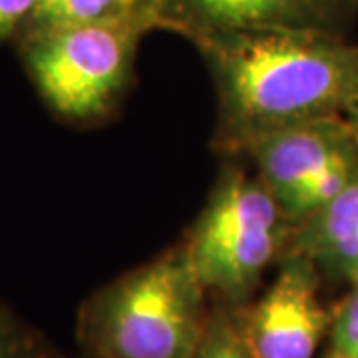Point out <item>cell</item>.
<instances>
[{
    "label": "cell",
    "mask_w": 358,
    "mask_h": 358,
    "mask_svg": "<svg viewBox=\"0 0 358 358\" xmlns=\"http://www.w3.org/2000/svg\"><path fill=\"white\" fill-rule=\"evenodd\" d=\"M241 308L211 301L205 334L193 358H259L245 333Z\"/></svg>",
    "instance_id": "cell-11"
},
{
    "label": "cell",
    "mask_w": 358,
    "mask_h": 358,
    "mask_svg": "<svg viewBox=\"0 0 358 358\" xmlns=\"http://www.w3.org/2000/svg\"><path fill=\"white\" fill-rule=\"evenodd\" d=\"M217 92L215 148L239 155L259 136L345 115L358 92V48L317 30H249L193 42Z\"/></svg>",
    "instance_id": "cell-1"
},
{
    "label": "cell",
    "mask_w": 358,
    "mask_h": 358,
    "mask_svg": "<svg viewBox=\"0 0 358 358\" xmlns=\"http://www.w3.org/2000/svg\"><path fill=\"white\" fill-rule=\"evenodd\" d=\"M38 0H0V38L22 28Z\"/></svg>",
    "instance_id": "cell-14"
},
{
    "label": "cell",
    "mask_w": 358,
    "mask_h": 358,
    "mask_svg": "<svg viewBox=\"0 0 358 358\" xmlns=\"http://www.w3.org/2000/svg\"><path fill=\"white\" fill-rule=\"evenodd\" d=\"M0 358H64L40 329L0 303Z\"/></svg>",
    "instance_id": "cell-12"
},
{
    "label": "cell",
    "mask_w": 358,
    "mask_h": 358,
    "mask_svg": "<svg viewBox=\"0 0 358 358\" xmlns=\"http://www.w3.org/2000/svg\"><path fill=\"white\" fill-rule=\"evenodd\" d=\"M287 251L310 259L320 275L358 287V179L294 227Z\"/></svg>",
    "instance_id": "cell-8"
},
{
    "label": "cell",
    "mask_w": 358,
    "mask_h": 358,
    "mask_svg": "<svg viewBox=\"0 0 358 358\" xmlns=\"http://www.w3.org/2000/svg\"><path fill=\"white\" fill-rule=\"evenodd\" d=\"M291 235L293 225L257 173L227 164L183 241L209 299L245 307Z\"/></svg>",
    "instance_id": "cell-3"
},
{
    "label": "cell",
    "mask_w": 358,
    "mask_h": 358,
    "mask_svg": "<svg viewBox=\"0 0 358 358\" xmlns=\"http://www.w3.org/2000/svg\"><path fill=\"white\" fill-rule=\"evenodd\" d=\"M345 120L348 122V126L352 128L355 136L358 138V92H357V96L352 98V102L348 103V108H346Z\"/></svg>",
    "instance_id": "cell-15"
},
{
    "label": "cell",
    "mask_w": 358,
    "mask_h": 358,
    "mask_svg": "<svg viewBox=\"0 0 358 358\" xmlns=\"http://www.w3.org/2000/svg\"><path fill=\"white\" fill-rule=\"evenodd\" d=\"M350 0H141L148 28L192 42L249 30H317L336 34Z\"/></svg>",
    "instance_id": "cell-6"
},
{
    "label": "cell",
    "mask_w": 358,
    "mask_h": 358,
    "mask_svg": "<svg viewBox=\"0 0 358 358\" xmlns=\"http://www.w3.org/2000/svg\"><path fill=\"white\" fill-rule=\"evenodd\" d=\"M128 10L124 0H38L24 22L26 34L96 22Z\"/></svg>",
    "instance_id": "cell-10"
},
{
    "label": "cell",
    "mask_w": 358,
    "mask_h": 358,
    "mask_svg": "<svg viewBox=\"0 0 358 358\" xmlns=\"http://www.w3.org/2000/svg\"><path fill=\"white\" fill-rule=\"evenodd\" d=\"M329 336L333 352L358 357V287H352L333 310Z\"/></svg>",
    "instance_id": "cell-13"
},
{
    "label": "cell",
    "mask_w": 358,
    "mask_h": 358,
    "mask_svg": "<svg viewBox=\"0 0 358 358\" xmlns=\"http://www.w3.org/2000/svg\"><path fill=\"white\" fill-rule=\"evenodd\" d=\"M320 273L301 253L287 251L265 293L241 308L247 338L259 358H315L331 331L333 313L319 294Z\"/></svg>",
    "instance_id": "cell-5"
},
{
    "label": "cell",
    "mask_w": 358,
    "mask_h": 358,
    "mask_svg": "<svg viewBox=\"0 0 358 358\" xmlns=\"http://www.w3.org/2000/svg\"><path fill=\"white\" fill-rule=\"evenodd\" d=\"M211 305L185 241L129 268L78 310L84 358H193Z\"/></svg>",
    "instance_id": "cell-2"
},
{
    "label": "cell",
    "mask_w": 358,
    "mask_h": 358,
    "mask_svg": "<svg viewBox=\"0 0 358 358\" xmlns=\"http://www.w3.org/2000/svg\"><path fill=\"white\" fill-rule=\"evenodd\" d=\"M357 143L345 115H331L267 131L249 141L239 155L255 164L257 178L281 203L305 179Z\"/></svg>",
    "instance_id": "cell-7"
},
{
    "label": "cell",
    "mask_w": 358,
    "mask_h": 358,
    "mask_svg": "<svg viewBox=\"0 0 358 358\" xmlns=\"http://www.w3.org/2000/svg\"><path fill=\"white\" fill-rule=\"evenodd\" d=\"M145 32L148 22L136 8L88 24L26 34L28 72L58 115L76 122L100 120L128 88Z\"/></svg>",
    "instance_id": "cell-4"
},
{
    "label": "cell",
    "mask_w": 358,
    "mask_h": 358,
    "mask_svg": "<svg viewBox=\"0 0 358 358\" xmlns=\"http://www.w3.org/2000/svg\"><path fill=\"white\" fill-rule=\"evenodd\" d=\"M327 358H358V357H346V355H338V352H333V350H331V352L327 355Z\"/></svg>",
    "instance_id": "cell-16"
},
{
    "label": "cell",
    "mask_w": 358,
    "mask_h": 358,
    "mask_svg": "<svg viewBox=\"0 0 358 358\" xmlns=\"http://www.w3.org/2000/svg\"><path fill=\"white\" fill-rule=\"evenodd\" d=\"M358 179V143L338 154L327 166H322L305 179L291 195L282 199L281 207L293 229L308 215L317 213L352 185Z\"/></svg>",
    "instance_id": "cell-9"
}]
</instances>
